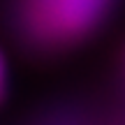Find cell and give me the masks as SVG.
I'll return each mask as SVG.
<instances>
[{
	"mask_svg": "<svg viewBox=\"0 0 125 125\" xmlns=\"http://www.w3.org/2000/svg\"><path fill=\"white\" fill-rule=\"evenodd\" d=\"M5 93H7V65H5L2 51H0V102L5 100Z\"/></svg>",
	"mask_w": 125,
	"mask_h": 125,
	"instance_id": "7a4b0ae2",
	"label": "cell"
},
{
	"mask_svg": "<svg viewBox=\"0 0 125 125\" xmlns=\"http://www.w3.org/2000/svg\"><path fill=\"white\" fill-rule=\"evenodd\" d=\"M102 9L104 0H30L28 23L37 37L62 42L90 30Z\"/></svg>",
	"mask_w": 125,
	"mask_h": 125,
	"instance_id": "6da1fadb",
	"label": "cell"
}]
</instances>
